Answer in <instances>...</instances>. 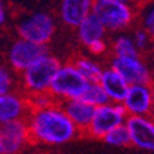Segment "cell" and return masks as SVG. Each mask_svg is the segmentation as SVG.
Returning <instances> with one entry per match:
<instances>
[{
  "label": "cell",
  "mask_w": 154,
  "mask_h": 154,
  "mask_svg": "<svg viewBox=\"0 0 154 154\" xmlns=\"http://www.w3.org/2000/svg\"><path fill=\"white\" fill-rule=\"evenodd\" d=\"M25 121L31 143L33 144L46 147L63 146L81 133L65 114L61 103H54L39 110H29Z\"/></svg>",
  "instance_id": "1"
},
{
  "label": "cell",
  "mask_w": 154,
  "mask_h": 154,
  "mask_svg": "<svg viewBox=\"0 0 154 154\" xmlns=\"http://www.w3.org/2000/svg\"><path fill=\"white\" fill-rule=\"evenodd\" d=\"M92 13L107 29V32L121 33L133 25L137 11L135 6L118 0H93Z\"/></svg>",
  "instance_id": "2"
},
{
  "label": "cell",
  "mask_w": 154,
  "mask_h": 154,
  "mask_svg": "<svg viewBox=\"0 0 154 154\" xmlns=\"http://www.w3.org/2000/svg\"><path fill=\"white\" fill-rule=\"evenodd\" d=\"M61 61L56 56L47 53L38 61H35L31 67L18 74V83L21 88V92L25 96L36 93L49 92V86L56 74L57 68L60 67Z\"/></svg>",
  "instance_id": "3"
},
{
  "label": "cell",
  "mask_w": 154,
  "mask_h": 154,
  "mask_svg": "<svg viewBox=\"0 0 154 154\" xmlns=\"http://www.w3.org/2000/svg\"><path fill=\"white\" fill-rule=\"evenodd\" d=\"M56 29L57 24L54 15L45 10L32 11L22 15L15 24L18 38L42 46H47L51 42Z\"/></svg>",
  "instance_id": "4"
},
{
  "label": "cell",
  "mask_w": 154,
  "mask_h": 154,
  "mask_svg": "<svg viewBox=\"0 0 154 154\" xmlns=\"http://www.w3.org/2000/svg\"><path fill=\"white\" fill-rule=\"evenodd\" d=\"M89 82L76 69L74 63H61L49 86V93L57 103L81 99Z\"/></svg>",
  "instance_id": "5"
},
{
  "label": "cell",
  "mask_w": 154,
  "mask_h": 154,
  "mask_svg": "<svg viewBox=\"0 0 154 154\" xmlns=\"http://www.w3.org/2000/svg\"><path fill=\"white\" fill-rule=\"evenodd\" d=\"M126 118L128 114L121 103L108 101L94 108L93 118L85 133L96 139H103L110 131L119 125H124Z\"/></svg>",
  "instance_id": "6"
},
{
  "label": "cell",
  "mask_w": 154,
  "mask_h": 154,
  "mask_svg": "<svg viewBox=\"0 0 154 154\" xmlns=\"http://www.w3.org/2000/svg\"><path fill=\"white\" fill-rule=\"evenodd\" d=\"M47 53H49L47 46L36 45L29 40L17 38L8 46L7 56H6L7 67L15 74H21L22 71H25L35 61H38Z\"/></svg>",
  "instance_id": "7"
},
{
  "label": "cell",
  "mask_w": 154,
  "mask_h": 154,
  "mask_svg": "<svg viewBox=\"0 0 154 154\" xmlns=\"http://www.w3.org/2000/svg\"><path fill=\"white\" fill-rule=\"evenodd\" d=\"M114 71H117L128 85H151L153 72L146 61L140 56L135 57H117L110 58V64Z\"/></svg>",
  "instance_id": "8"
},
{
  "label": "cell",
  "mask_w": 154,
  "mask_h": 154,
  "mask_svg": "<svg viewBox=\"0 0 154 154\" xmlns=\"http://www.w3.org/2000/svg\"><path fill=\"white\" fill-rule=\"evenodd\" d=\"M125 126L131 146L154 153V118L151 115H128Z\"/></svg>",
  "instance_id": "9"
},
{
  "label": "cell",
  "mask_w": 154,
  "mask_h": 154,
  "mask_svg": "<svg viewBox=\"0 0 154 154\" xmlns=\"http://www.w3.org/2000/svg\"><path fill=\"white\" fill-rule=\"evenodd\" d=\"M0 142L6 154H20L29 143V131L25 119H17L0 125Z\"/></svg>",
  "instance_id": "10"
},
{
  "label": "cell",
  "mask_w": 154,
  "mask_h": 154,
  "mask_svg": "<svg viewBox=\"0 0 154 154\" xmlns=\"http://www.w3.org/2000/svg\"><path fill=\"white\" fill-rule=\"evenodd\" d=\"M121 104L128 115H151L154 106L151 85H129Z\"/></svg>",
  "instance_id": "11"
},
{
  "label": "cell",
  "mask_w": 154,
  "mask_h": 154,
  "mask_svg": "<svg viewBox=\"0 0 154 154\" xmlns=\"http://www.w3.org/2000/svg\"><path fill=\"white\" fill-rule=\"evenodd\" d=\"M29 110L26 96L22 92L13 90L0 94V125L17 119H25Z\"/></svg>",
  "instance_id": "12"
},
{
  "label": "cell",
  "mask_w": 154,
  "mask_h": 154,
  "mask_svg": "<svg viewBox=\"0 0 154 154\" xmlns=\"http://www.w3.org/2000/svg\"><path fill=\"white\" fill-rule=\"evenodd\" d=\"M93 0H60L58 4V17L60 21L68 28L79 25L86 15L92 13Z\"/></svg>",
  "instance_id": "13"
},
{
  "label": "cell",
  "mask_w": 154,
  "mask_h": 154,
  "mask_svg": "<svg viewBox=\"0 0 154 154\" xmlns=\"http://www.w3.org/2000/svg\"><path fill=\"white\" fill-rule=\"evenodd\" d=\"M76 39L81 43V46L86 47L92 45L96 40L107 39V29L104 28L101 21L93 13H90L89 15H86L82 21L79 22V25L75 28Z\"/></svg>",
  "instance_id": "14"
},
{
  "label": "cell",
  "mask_w": 154,
  "mask_h": 154,
  "mask_svg": "<svg viewBox=\"0 0 154 154\" xmlns=\"http://www.w3.org/2000/svg\"><path fill=\"white\" fill-rule=\"evenodd\" d=\"M97 82L103 88L108 100L112 101V103H122L129 85L125 82V79L122 78L118 72L114 71L111 67H104Z\"/></svg>",
  "instance_id": "15"
},
{
  "label": "cell",
  "mask_w": 154,
  "mask_h": 154,
  "mask_svg": "<svg viewBox=\"0 0 154 154\" xmlns=\"http://www.w3.org/2000/svg\"><path fill=\"white\" fill-rule=\"evenodd\" d=\"M63 110L65 111V114L68 115V118L72 121V124L78 128V131L81 133H85V131L88 129L90 121L93 118L94 108L92 104L86 103L82 99H75V100H67L61 103Z\"/></svg>",
  "instance_id": "16"
},
{
  "label": "cell",
  "mask_w": 154,
  "mask_h": 154,
  "mask_svg": "<svg viewBox=\"0 0 154 154\" xmlns=\"http://www.w3.org/2000/svg\"><path fill=\"white\" fill-rule=\"evenodd\" d=\"M72 63L88 82H97L104 69V67L99 61L92 57H86V56H79Z\"/></svg>",
  "instance_id": "17"
},
{
  "label": "cell",
  "mask_w": 154,
  "mask_h": 154,
  "mask_svg": "<svg viewBox=\"0 0 154 154\" xmlns=\"http://www.w3.org/2000/svg\"><path fill=\"white\" fill-rule=\"evenodd\" d=\"M112 56L117 57H135V56H142L139 50L136 49L135 43L132 40V36L121 32L114 38L111 43Z\"/></svg>",
  "instance_id": "18"
},
{
  "label": "cell",
  "mask_w": 154,
  "mask_h": 154,
  "mask_svg": "<svg viewBox=\"0 0 154 154\" xmlns=\"http://www.w3.org/2000/svg\"><path fill=\"white\" fill-rule=\"evenodd\" d=\"M137 18H139V26L143 28L151 40L154 42V2L153 0H147L146 3L142 4V7L139 8L137 13Z\"/></svg>",
  "instance_id": "19"
},
{
  "label": "cell",
  "mask_w": 154,
  "mask_h": 154,
  "mask_svg": "<svg viewBox=\"0 0 154 154\" xmlns=\"http://www.w3.org/2000/svg\"><path fill=\"white\" fill-rule=\"evenodd\" d=\"M82 100H85L86 103L92 104L93 107H99L101 104L108 103V97L104 93L103 88L99 85V82H89L88 88H86L83 96L81 97Z\"/></svg>",
  "instance_id": "20"
},
{
  "label": "cell",
  "mask_w": 154,
  "mask_h": 154,
  "mask_svg": "<svg viewBox=\"0 0 154 154\" xmlns=\"http://www.w3.org/2000/svg\"><path fill=\"white\" fill-rule=\"evenodd\" d=\"M104 143L112 147H128L131 146V140H129V133L126 131L125 124L114 128L112 131L103 137Z\"/></svg>",
  "instance_id": "21"
},
{
  "label": "cell",
  "mask_w": 154,
  "mask_h": 154,
  "mask_svg": "<svg viewBox=\"0 0 154 154\" xmlns=\"http://www.w3.org/2000/svg\"><path fill=\"white\" fill-rule=\"evenodd\" d=\"M17 83L18 79L15 78V72L11 71L7 65H0V94L17 90Z\"/></svg>",
  "instance_id": "22"
},
{
  "label": "cell",
  "mask_w": 154,
  "mask_h": 154,
  "mask_svg": "<svg viewBox=\"0 0 154 154\" xmlns=\"http://www.w3.org/2000/svg\"><path fill=\"white\" fill-rule=\"evenodd\" d=\"M26 100H28V104H29V108H31V110H39V108L49 107L51 104L57 103L56 99H54L49 92H43V93H36V94L26 96Z\"/></svg>",
  "instance_id": "23"
},
{
  "label": "cell",
  "mask_w": 154,
  "mask_h": 154,
  "mask_svg": "<svg viewBox=\"0 0 154 154\" xmlns=\"http://www.w3.org/2000/svg\"><path fill=\"white\" fill-rule=\"evenodd\" d=\"M131 36H132V40H133V43H135L136 49L139 50V53L149 50L151 47V45L154 43L153 40H151V38L149 36V33H147L143 28H140V26H137L132 32Z\"/></svg>",
  "instance_id": "24"
},
{
  "label": "cell",
  "mask_w": 154,
  "mask_h": 154,
  "mask_svg": "<svg viewBox=\"0 0 154 154\" xmlns=\"http://www.w3.org/2000/svg\"><path fill=\"white\" fill-rule=\"evenodd\" d=\"M88 53L94 56V57H100V56H104L107 53L108 50V43H107V39H101V40H96L93 42L92 45L86 47Z\"/></svg>",
  "instance_id": "25"
},
{
  "label": "cell",
  "mask_w": 154,
  "mask_h": 154,
  "mask_svg": "<svg viewBox=\"0 0 154 154\" xmlns=\"http://www.w3.org/2000/svg\"><path fill=\"white\" fill-rule=\"evenodd\" d=\"M7 7H6V0H0V29L3 28L7 22Z\"/></svg>",
  "instance_id": "26"
},
{
  "label": "cell",
  "mask_w": 154,
  "mask_h": 154,
  "mask_svg": "<svg viewBox=\"0 0 154 154\" xmlns=\"http://www.w3.org/2000/svg\"><path fill=\"white\" fill-rule=\"evenodd\" d=\"M151 89H153V99H154V81H153V83H151ZM151 117L154 118V106H153V111H151Z\"/></svg>",
  "instance_id": "27"
},
{
  "label": "cell",
  "mask_w": 154,
  "mask_h": 154,
  "mask_svg": "<svg viewBox=\"0 0 154 154\" xmlns=\"http://www.w3.org/2000/svg\"><path fill=\"white\" fill-rule=\"evenodd\" d=\"M0 154H6V153H4V149H3V144H2V142H0Z\"/></svg>",
  "instance_id": "28"
},
{
  "label": "cell",
  "mask_w": 154,
  "mask_h": 154,
  "mask_svg": "<svg viewBox=\"0 0 154 154\" xmlns=\"http://www.w3.org/2000/svg\"><path fill=\"white\" fill-rule=\"evenodd\" d=\"M118 2H125V3H131V4H133V2H135V0H118Z\"/></svg>",
  "instance_id": "29"
},
{
  "label": "cell",
  "mask_w": 154,
  "mask_h": 154,
  "mask_svg": "<svg viewBox=\"0 0 154 154\" xmlns=\"http://www.w3.org/2000/svg\"><path fill=\"white\" fill-rule=\"evenodd\" d=\"M153 2H154V0H153Z\"/></svg>",
  "instance_id": "30"
}]
</instances>
